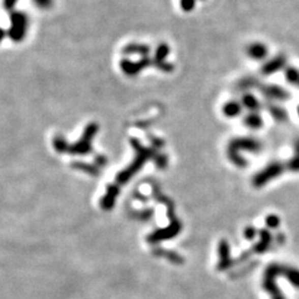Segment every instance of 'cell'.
<instances>
[{
  "label": "cell",
  "instance_id": "5b68a950",
  "mask_svg": "<svg viewBox=\"0 0 299 299\" xmlns=\"http://www.w3.org/2000/svg\"><path fill=\"white\" fill-rule=\"evenodd\" d=\"M15 4V0H4V5L7 8H10L13 7V5Z\"/></svg>",
  "mask_w": 299,
  "mask_h": 299
},
{
  "label": "cell",
  "instance_id": "6da1fadb",
  "mask_svg": "<svg viewBox=\"0 0 299 299\" xmlns=\"http://www.w3.org/2000/svg\"><path fill=\"white\" fill-rule=\"evenodd\" d=\"M283 170H282V166L278 165V163H271L267 167L263 168V171L258 172L254 176L253 178V185L256 187H262L264 186L267 182L272 181L273 178H276L277 176H279Z\"/></svg>",
  "mask_w": 299,
  "mask_h": 299
},
{
  "label": "cell",
  "instance_id": "3957f363",
  "mask_svg": "<svg viewBox=\"0 0 299 299\" xmlns=\"http://www.w3.org/2000/svg\"><path fill=\"white\" fill-rule=\"evenodd\" d=\"M254 236H256V231H254V228L249 227V228L246 229V237L249 238V240H252Z\"/></svg>",
  "mask_w": 299,
  "mask_h": 299
},
{
  "label": "cell",
  "instance_id": "8992f818",
  "mask_svg": "<svg viewBox=\"0 0 299 299\" xmlns=\"http://www.w3.org/2000/svg\"><path fill=\"white\" fill-rule=\"evenodd\" d=\"M4 38V32H3L2 29H0V43H2V39Z\"/></svg>",
  "mask_w": 299,
  "mask_h": 299
},
{
  "label": "cell",
  "instance_id": "7a4b0ae2",
  "mask_svg": "<svg viewBox=\"0 0 299 299\" xmlns=\"http://www.w3.org/2000/svg\"><path fill=\"white\" fill-rule=\"evenodd\" d=\"M267 224L270 227H272V228H276L279 224L278 217H276V216H270V217H267Z\"/></svg>",
  "mask_w": 299,
  "mask_h": 299
},
{
  "label": "cell",
  "instance_id": "277c9868",
  "mask_svg": "<svg viewBox=\"0 0 299 299\" xmlns=\"http://www.w3.org/2000/svg\"><path fill=\"white\" fill-rule=\"evenodd\" d=\"M39 7H48L50 4V0H34Z\"/></svg>",
  "mask_w": 299,
  "mask_h": 299
}]
</instances>
